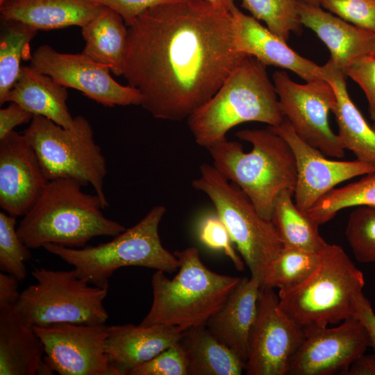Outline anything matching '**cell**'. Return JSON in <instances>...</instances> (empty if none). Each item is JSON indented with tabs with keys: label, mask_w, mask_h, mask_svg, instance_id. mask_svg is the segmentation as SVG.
Masks as SVG:
<instances>
[{
	"label": "cell",
	"mask_w": 375,
	"mask_h": 375,
	"mask_svg": "<svg viewBox=\"0 0 375 375\" xmlns=\"http://www.w3.org/2000/svg\"><path fill=\"white\" fill-rule=\"evenodd\" d=\"M31 65L66 88L78 90L88 98L106 107L140 105V92L117 83L110 69L83 53H60L47 44L33 53Z\"/></svg>",
	"instance_id": "13"
},
{
	"label": "cell",
	"mask_w": 375,
	"mask_h": 375,
	"mask_svg": "<svg viewBox=\"0 0 375 375\" xmlns=\"http://www.w3.org/2000/svg\"><path fill=\"white\" fill-rule=\"evenodd\" d=\"M48 182L24 134L13 131L0 140V206L4 212L24 216Z\"/></svg>",
	"instance_id": "17"
},
{
	"label": "cell",
	"mask_w": 375,
	"mask_h": 375,
	"mask_svg": "<svg viewBox=\"0 0 375 375\" xmlns=\"http://www.w3.org/2000/svg\"><path fill=\"white\" fill-rule=\"evenodd\" d=\"M363 91L371 119L375 120V51L353 62L344 72Z\"/></svg>",
	"instance_id": "38"
},
{
	"label": "cell",
	"mask_w": 375,
	"mask_h": 375,
	"mask_svg": "<svg viewBox=\"0 0 375 375\" xmlns=\"http://www.w3.org/2000/svg\"><path fill=\"white\" fill-rule=\"evenodd\" d=\"M302 25L312 30L331 52V62L344 74L356 60L374 51V32L299 0Z\"/></svg>",
	"instance_id": "19"
},
{
	"label": "cell",
	"mask_w": 375,
	"mask_h": 375,
	"mask_svg": "<svg viewBox=\"0 0 375 375\" xmlns=\"http://www.w3.org/2000/svg\"><path fill=\"white\" fill-rule=\"evenodd\" d=\"M165 212V206H155L134 226L97 246L78 249L47 244L43 248L100 288H108L109 278L124 267H143L171 274L178 269L179 260L160 240L159 224Z\"/></svg>",
	"instance_id": "6"
},
{
	"label": "cell",
	"mask_w": 375,
	"mask_h": 375,
	"mask_svg": "<svg viewBox=\"0 0 375 375\" xmlns=\"http://www.w3.org/2000/svg\"><path fill=\"white\" fill-rule=\"evenodd\" d=\"M44 350V362L60 375H120L105 352L108 326L58 323L34 328Z\"/></svg>",
	"instance_id": "14"
},
{
	"label": "cell",
	"mask_w": 375,
	"mask_h": 375,
	"mask_svg": "<svg viewBox=\"0 0 375 375\" xmlns=\"http://www.w3.org/2000/svg\"><path fill=\"white\" fill-rule=\"evenodd\" d=\"M303 328L280 306L274 288L260 286L256 318L252 326L247 375H285L290 361L302 343Z\"/></svg>",
	"instance_id": "12"
},
{
	"label": "cell",
	"mask_w": 375,
	"mask_h": 375,
	"mask_svg": "<svg viewBox=\"0 0 375 375\" xmlns=\"http://www.w3.org/2000/svg\"><path fill=\"white\" fill-rule=\"evenodd\" d=\"M0 105L19 77L22 60L31 59L30 43L38 30L16 20H1Z\"/></svg>",
	"instance_id": "29"
},
{
	"label": "cell",
	"mask_w": 375,
	"mask_h": 375,
	"mask_svg": "<svg viewBox=\"0 0 375 375\" xmlns=\"http://www.w3.org/2000/svg\"><path fill=\"white\" fill-rule=\"evenodd\" d=\"M299 1L307 3L316 5V6H320V1H321V0H299Z\"/></svg>",
	"instance_id": "45"
},
{
	"label": "cell",
	"mask_w": 375,
	"mask_h": 375,
	"mask_svg": "<svg viewBox=\"0 0 375 375\" xmlns=\"http://www.w3.org/2000/svg\"><path fill=\"white\" fill-rule=\"evenodd\" d=\"M288 143L294 155L297 183L294 202L303 212L308 211L338 184L356 176L375 172V164L358 160H329L317 149L301 140L287 120L268 126Z\"/></svg>",
	"instance_id": "16"
},
{
	"label": "cell",
	"mask_w": 375,
	"mask_h": 375,
	"mask_svg": "<svg viewBox=\"0 0 375 375\" xmlns=\"http://www.w3.org/2000/svg\"><path fill=\"white\" fill-rule=\"evenodd\" d=\"M83 186L72 178L49 181L17 227L29 249L47 244L79 248L95 237H115L126 229L106 217L100 197L85 192Z\"/></svg>",
	"instance_id": "2"
},
{
	"label": "cell",
	"mask_w": 375,
	"mask_h": 375,
	"mask_svg": "<svg viewBox=\"0 0 375 375\" xmlns=\"http://www.w3.org/2000/svg\"><path fill=\"white\" fill-rule=\"evenodd\" d=\"M23 134L49 181L72 178L83 186L90 185L108 206L104 192L106 158L85 117L77 115L73 125L65 128L47 117L34 115Z\"/></svg>",
	"instance_id": "8"
},
{
	"label": "cell",
	"mask_w": 375,
	"mask_h": 375,
	"mask_svg": "<svg viewBox=\"0 0 375 375\" xmlns=\"http://www.w3.org/2000/svg\"><path fill=\"white\" fill-rule=\"evenodd\" d=\"M272 79L281 112L296 134L325 156L343 158L345 149L328 122L336 103L331 84L326 80L298 83L282 70L276 71Z\"/></svg>",
	"instance_id": "11"
},
{
	"label": "cell",
	"mask_w": 375,
	"mask_h": 375,
	"mask_svg": "<svg viewBox=\"0 0 375 375\" xmlns=\"http://www.w3.org/2000/svg\"><path fill=\"white\" fill-rule=\"evenodd\" d=\"M304 339L292 356L287 374H346L349 366L370 346L367 331L355 317L333 328H303Z\"/></svg>",
	"instance_id": "15"
},
{
	"label": "cell",
	"mask_w": 375,
	"mask_h": 375,
	"mask_svg": "<svg viewBox=\"0 0 375 375\" xmlns=\"http://www.w3.org/2000/svg\"><path fill=\"white\" fill-rule=\"evenodd\" d=\"M346 374L375 375V354L363 353L349 366Z\"/></svg>",
	"instance_id": "43"
},
{
	"label": "cell",
	"mask_w": 375,
	"mask_h": 375,
	"mask_svg": "<svg viewBox=\"0 0 375 375\" xmlns=\"http://www.w3.org/2000/svg\"><path fill=\"white\" fill-rule=\"evenodd\" d=\"M33 115L19 104L10 102L0 110V140L14 131L19 125L30 122Z\"/></svg>",
	"instance_id": "40"
},
{
	"label": "cell",
	"mask_w": 375,
	"mask_h": 375,
	"mask_svg": "<svg viewBox=\"0 0 375 375\" xmlns=\"http://www.w3.org/2000/svg\"><path fill=\"white\" fill-rule=\"evenodd\" d=\"M121 15L127 26L146 10L183 0H95Z\"/></svg>",
	"instance_id": "39"
},
{
	"label": "cell",
	"mask_w": 375,
	"mask_h": 375,
	"mask_svg": "<svg viewBox=\"0 0 375 375\" xmlns=\"http://www.w3.org/2000/svg\"><path fill=\"white\" fill-rule=\"evenodd\" d=\"M16 303H0V375L53 374L44 362L43 344L27 326Z\"/></svg>",
	"instance_id": "21"
},
{
	"label": "cell",
	"mask_w": 375,
	"mask_h": 375,
	"mask_svg": "<svg viewBox=\"0 0 375 375\" xmlns=\"http://www.w3.org/2000/svg\"><path fill=\"white\" fill-rule=\"evenodd\" d=\"M81 34L85 41L82 53L108 66L115 76H122L128 26L121 15L103 6L92 19L81 27Z\"/></svg>",
	"instance_id": "26"
},
{
	"label": "cell",
	"mask_w": 375,
	"mask_h": 375,
	"mask_svg": "<svg viewBox=\"0 0 375 375\" xmlns=\"http://www.w3.org/2000/svg\"><path fill=\"white\" fill-rule=\"evenodd\" d=\"M67 88L33 67L22 66L6 102L16 103L33 116H43L62 127L69 128L74 117L67 105Z\"/></svg>",
	"instance_id": "25"
},
{
	"label": "cell",
	"mask_w": 375,
	"mask_h": 375,
	"mask_svg": "<svg viewBox=\"0 0 375 375\" xmlns=\"http://www.w3.org/2000/svg\"><path fill=\"white\" fill-rule=\"evenodd\" d=\"M18 280L13 276L0 273V303H16L20 293L18 291Z\"/></svg>",
	"instance_id": "42"
},
{
	"label": "cell",
	"mask_w": 375,
	"mask_h": 375,
	"mask_svg": "<svg viewBox=\"0 0 375 375\" xmlns=\"http://www.w3.org/2000/svg\"><path fill=\"white\" fill-rule=\"evenodd\" d=\"M6 0H0V6L2 5Z\"/></svg>",
	"instance_id": "47"
},
{
	"label": "cell",
	"mask_w": 375,
	"mask_h": 375,
	"mask_svg": "<svg viewBox=\"0 0 375 375\" xmlns=\"http://www.w3.org/2000/svg\"><path fill=\"white\" fill-rule=\"evenodd\" d=\"M345 235L358 262L375 263V206H356L349 216Z\"/></svg>",
	"instance_id": "34"
},
{
	"label": "cell",
	"mask_w": 375,
	"mask_h": 375,
	"mask_svg": "<svg viewBox=\"0 0 375 375\" xmlns=\"http://www.w3.org/2000/svg\"><path fill=\"white\" fill-rule=\"evenodd\" d=\"M192 185L211 201L251 276L262 282L268 266L283 248L271 220L262 217L247 195L212 165L201 164L199 176Z\"/></svg>",
	"instance_id": "10"
},
{
	"label": "cell",
	"mask_w": 375,
	"mask_h": 375,
	"mask_svg": "<svg viewBox=\"0 0 375 375\" xmlns=\"http://www.w3.org/2000/svg\"><path fill=\"white\" fill-rule=\"evenodd\" d=\"M199 237L207 247L223 251L238 271L244 270V262L235 253L230 234L217 214L209 215L202 219L199 228Z\"/></svg>",
	"instance_id": "36"
},
{
	"label": "cell",
	"mask_w": 375,
	"mask_h": 375,
	"mask_svg": "<svg viewBox=\"0 0 375 375\" xmlns=\"http://www.w3.org/2000/svg\"><path fill=\"white\" fill-rule=\"evenodd\" d=\"M261 281L251 276L241 278L224 306L206 323L210 333L245 362L249 354V336L256 318Z\"/></svg>",
	"instance_id": "22"
},
{
	"label": "cell",
	"mask_w": 375,
	"mask_h": 375,
	"mask_svg": "<svg viewBox=\"0 0 375 375\" xmlns=\"http://www.w3.org/2000/svg\"><path fill=\"white\" fill-rule=\"evenodd\" d=\"M103 6L95 0H6L0 6V18L18 21L38 31L81 28Z\"/></svg>",
	"instance_id": "23"
},
{
	"label": "cell",
	"mask_w": 375,
	"mask_h": 375,
	"mask_svg": "<svg viewBox=\"0 0 375 375\" xmlns=\"http://www.w3.org/2000/svg\"><path fill=\"white\" fill-rule=\"evenodd\" d=\"M241 6L285 41L291 32L301 31L299 0H242Z\"/></svg>",
	"instance_id": "32"
},
{
	"label": "cell",
	"mask_w": 375,
	"mask_h": 375,
	"mask_svg": "<svg viewBox=\"0 0 375 375\" xmlns=\"http://www.w3.org/2000/svg\"><path fill=\"white\" fill-rule=\"evenodd\" d=\"M188 375H240L245 362L218 340L206 326L183 331L179 341Z\"/></svg>",
	"instance_id": "27"
},
{
	"label": "cell",
	"mask_w": 375,
	"mask_h": 375,
	"mask_svg": "<svg viewBox=\"0 0 375 375\" xmlns=\"http://www.w3.org/2000/svg\"><path fill=\"white\" fill-rule=\"evenodd\" d=\"M174 253L179 260L178 272L171 279L162 271L153 273L152 303L141 326L162 325L183 331L206 326L224 306L241 280L208 269L195 247Z\"/></svg>",
	"instance_id": "4"
},
{
	"label": "cell",
	"mask_w": 375,
	"mask_h": 375,
	"mask_svg": "<svg viewBox=\"0 0 375 375\" xmlns=\"http://www.w3.org/2000/svg\"><path fill=\"white\" fill-rule=\"evenodd\" d=\"M320 6L347 22L375 31V0H321Z\"/></svg>",
	"instance_id": "37"
},
{
	"label": "cell",
	"mask_w": 375,
	"mask_h": 375,
	"mask_svg": "<svg viewBox=\"0 0 375 375\" xmlns=\"http://www.w3.org/2000/svg\"><path fill=\"white\" fill-rule=\"evenodd\" d=\"M294 191L283 190L276 198L270 220L283 247L319 253L327 244L320 235L319 224L294 201Z\"/></svg>",
	"instance_id": "28"
},
{
	"label": "cell",
	"mask_w": 375,
	"mask_h": 375,
	"mask_svg": "<svg viewBox=\"0 0 375 375\" xmlns=\"http://www.w3.org/2000/svg\"><path fill=\"white\" fill-rule=\"evenodd\" d=\"M183 331L173 326L133 324L108 326L105 352L108 362L120 375L147 362L178 342Z\"/></svg>",
	"instance_id": "20"
},
{
	"label": "cell",
	"mask_w": 375,
	"mask_h": 375,
	"mask_svg": "<svg viewBox=\"0 0 375 375\" xmlns=\"http://www.w3.org/2000/svg\"><path fill=\"white\" fill-rule=\"evenodd\" d=\"M323 68L324 78L331 84L336 97L333 112L342 147L351 151L357 160L375 164V131L351 100L347 89L345 75L330 60Z\"/></svg>",
	"instance_id": "24"
},
{
	"label": "cell",
	"mask_w": 375,
	"mask_h": 375,
	"mask_svg": "<svg viewBox=\"0 0 375 375\" xmlns=\"http://www.w3.org/2000/svg\"><path fill=\"white\" fill-rule=\"evenodd\" d=\"M319 253L283 247L268 266L261 285L278 288V293L288 292L306 281L316 269Z\"/></svg>",
	"instance_id": "30"
},
{
	"label": "cell",
	"mask_w": 375,
	"mask_h": 375,
	"mask_svg": "<svg viewBox=\"0 0 375 375\" xmlns=\"http://www.w3.org/2000/svg\"><path fill=\"white\" fill-rule=\"evenodd\" d=\"M235 135L250 143L251 150L245 152L240 142L224 138L206 148L212 165L247 195L262 217L270 220L280 192L285 189L294 191V155L285 139L269 127L243 129Z\"/></svg>",
	"instance_id": "3"
},
{
	"label": "cell",
	"mask_w": 375,
	"mask_h": 375,
	"mask_svg": "<svg viewBox=\"0 0 375 375\" xmlns=\"http://www.w3.org/2000/svg\"><path fill=\"white\" fill-rule=\"evenodd\" d=\"M374 51H375V31H374Z\"/></svg>",
	"instance_id": "48"
},
{
	"label": "cell",
	"mask_w": 375,
	"mask_h": 375,
	"mask_svg": "<svg viewBox=\"0 0 375 375\" xmlns=\"http://www.w3.org/2000/svg\"><path fill=\"white\" fill-rule=\"evenodd\" d=\"M284 120L266 65L250 56L187 119L195 142L206 149L226 138L228 131L240 124L258 122L275 126Z\"/></svg>",
	"instance_id": "5"
},
{
	"label": "cell",
	"mask_w": 375,
	"mask_h": 375,
	"mask_svg": "<svg viewBox=\"0 0 375 375\" xmlns=\"http://www.w3.org/2000/svg\"><path fill=\"white\" fill-rule=\"evenodd\" d=\"M353 317H356L366 328L370 346L375 351V313L369 301L360 292L356 297L355 312Z\"/></svg>",
	"instance_id": "41"
},
{
	"label": "cell",
	"mask_w": 375,
	"mask_h": 375,
	"mask_svg": "<svg viewBox=\"0 0 375 375\" xmlns=\"http://www.w3.org/2000/svg\"><path fill=\"white\" fill-rule=\"evenodd\" d=\"M372 126L373 129H374V131H375V120L374 121V123H373V124H372Z\"/></svg>",
	"instance_id": "46"
},
{
	"label": "cell",
	"mask_w": 375,
	"mask_h": 375,
	"mask_svg": "<svg viewBox=\"0 0 375 375\" xmlns=\"http://www.w3.org/2000/svg\"><path fill=\"white\" fill-rule=\"evenodd\" d=\"M129 375H188L183 349L177 342L131 369Z\"/></svg>",
	"instance_id": "35"
},
{
	"label": "cell",
	"mask_w": 375,
	"mask_h": 375,
	"mask_svg": "<svg viewBox=\"0 0 375 375\" xmlns=\"http://www.w3.org/2000/svg\"><path fill=\"white\" fill-rule=\"evenodd\" d=\"M15 225V217L0 212V269L21 281L26 278L25 263L31 255L19 238Z\"/></svg>",
	"instance_id": "33"
},
{
	"label": "cell",
	"mask_w": 375,
	"mask_h": 375,
	"mask_svg": "<svg viewBox=\"0 0 375 375\" xmlns=\"http://www.w3.org/2000/svg\"><path fill=\"white\" fill-rule=\"evenodd\" d=\"M212 6L226 10H229L230 7L235 3V0H204Z\"/></svg>",
	"instance_id": "44"
},
{
	"label": "cell",
	"mask_w": 375,
	"mask_h": 375,
	"mask_svg": "<svg viewBox=\"0 0 375 375\" xmlns=\"http://www.w3.org/2000/svg\"><path fill=\"white\" fill-rule=\"evenodd\" d=\"M35 284L20 292L16 308L25 324L33 329L58 323L105 324L103 306L108 288L81 278L74 268L53 270L33 268Z\"/></svg>",
	"instance_id": "9"
},
{
	"label": "cell",
	"mask_w": 375,
	"mask_h": 375,
	"mask_svg": "<svg viewBox=\"0 0 375 375\" xmlns=\"http://www.w3.org/2000/svg\"><path fill=\"white\" fill-rule=\"evenodd\" d=\"M236 49L265 65L289 69L306 82L325 80L323 66L300 56L286 41L262 26L233 3L229 9Z\"/></svg>",
	"instance_id": "18"
},
{
	"label": "cell",
	"mask_w": 375,
	"mask_h": 375,
	"mask_svg": "<svg viewBox=\"0 0 375 375\" xmlns=\"http://www.w3.org/2000/svg\"><path fill=\"white\" fill-rule=\"evenodd\" d=\"M362 176L355 182L333 189L322 197L308 211L309 217L319 225L333 219L342 209L375 206V172Z\"/></svg>",
	"instance_id": "31"
},
{
	"label": "cell",
	"mask_w": 375,
	"mask_h": 375,
	"mask_svg": "<svg viewBox=\"0 0 375 375\" xmlns=\"http://www.w3.org/2000/svg\"><path fill=\"white\" fill-rule=\"evenodd\" d=\"M319 262L299 286L278 293L281 308L303 328L336 324L353 317L356 297L365 279L339 245L327 243Z\"/></svg>",
	"instance_id": "7"
},
{
	"label": "cell",
	"mask_w": 375,
	"mask_h": 375,
	"mask_svg": "<svg viewBox=\"0 0 375 375\" xmlns=\"http://www.w3.org/2000/svg\"><path fill=\"white\" fill-rule=\"evenodd\" d=\"M247 56L229 10L204 0L149 8L128 26L123 76L154 118L180 121L206 103Z\"/></svg>",
	"instance_id": "1"
}]
</instances>
